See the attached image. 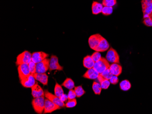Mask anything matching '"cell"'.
I'll use <instances>...</instances> for the list:
<instances>
[{
  "mask_svg": "<svg viewBox=\"0 0 152 114\" xmlns=\"http://www.w3.org/2000/svg\"><path fill=\"white\" fill-rule=\"evenodd\" d=\"M45 99L44 96L35 98L32 100L31 104L32 107L37 114H41L43 113L45 106Z\"/></svg>",
  "mask_w": 152,
  "mask_h": 114,
  "instance_id": "6da1fadb",
  "label": "cell"
},
{
  "mask_svg": "<svg viewBox=\"0 0 152 114\" xmlns=\"http://www.w3.org/2000/svg\"><path fill=\"white\" fill-rule=\"evenodd\" d=\"M109 62L104 57H102L100 60L95 62L93 66L94 68L99 74L109 68L110 67Z\"/></svg>",
  "mask_w": 152,
  "mask_h": 114,
  "instance_id": "7a4b0ae2",
  "label": "cell"
},
{
  "mask_svg": "<svg viewBox=\"0 0 152 114\" xmlns=\"http://www.w3.org/2000/svg\"><path fill=\"white\" fill-rule=\"evenodd\" d=\"M32 54L27 51H25L19 54L17 57L16 65H20L23 64H29L31 61Z\"/></svg>",
  "mask_w": 152,
  "mask_h": 114,
  "instance_id": "3957f363",
  "label": "cell"
},
{
  "mask_svg": "<svg viewBox=\"0 0 152 114\" xmlns=\"http://www.w3.org/2000/svg\"><path fill=\"white\" fill-rule=\"evenodd\" d=\"M106 59L111 63H120V57L117 51L113 48H110L107 51Z\"/></svg>",
  "mask_w": 152,
  "mask_h": 114,
  "instance_id": "277c9868",
  "label": "cell"
},
{
  "mask_svg": "<svg viewBox=\"0 0 152 114\" xmlns=\"http://www.w3.org/2000/svg\"><path fill=\"white\" fill-rule=\"evenodd\" d=\"M141 3L144 19H145L152 14V0H142Z\"/></svg>",
  "mask_w": 152,
  "mask_h": 114,
  "instance_id": "5b68a950",
  "label": "cell"
},
{
  "mask_svg": "<svg viewBox=\"0 0 152 114\" xmlns=\"http://www.w3.org/2000/svg\"><path fill=\"white\" fill-rule=\"evenodd\" d=\"M50 59L46 58L41 62L36 64V73H46L49 70Z\"/></svg>",
  "mask_w": 152,
  "mask_h": 114,
  "instance_id": "8992f818",
  "label": "cell"
},
{
  "mask_svg": "<svg viewBox=\"0 0 152 114\" xmlns=\"http://www.w3.org/2000/svg\"><path fill=\"white\" fill-rule=\"evenodd\" d=\"M17 71L20 81L23 80L31 74L29 68L28 64H23L18 65Z\"/></svg>",
  "mask_w": 152,
  "mask_h": 114,
  "instance_id": "52a82bcc",
  "label": "cell"
},
{
  "mask_svg": "<svg viewBox=\"0 0 152 114\" xmlns=\"http://www.w3.org/2000/svg\"><path fill=\"white\" fill-rule=\"evenodd\" d=\"M44 93L46 98L48 99L52 102L59 106L61 108L66 106V104H64V103L61 100V99L57 97L55 95H53L51 93L49 92L47 90H45Z\"/></svg>",
  "mask_w": 152,
  "mask_h": 114,
  "instance_id": "ba28073f",
  "label": "cell"
},
{
  "mask_svg": "<svg viewBox=\"0 0 152 114\" xmlns=\"http://www.w3.org/2000/svg\"><path fill=\"white\" fill-rule=\"evenodd\" d=\"M61 108L60 106L47 98L45 100V106L43 114L51 113L56 110H59Z\"/></svg>",
  "mask_w": 152,
  "mask_h": 114,
  "instance_id": "9c48e42d",
  "label": "cell"
},
{
  "mask_svg": "<svg viewBox=\"0 0 152 114\" xmlns=\"http://www.w3.org/2000/svg\"><path fill=\"white\" fill-rule=\"evenodd\" d=\"M102 38L103 37L99 34H96L90 36L89 39V44L90 48L95 50Z\"/></svg>",
  "mask_w": 152,
  "mask_h": 114,
  "instance_id": "30bf717a",
  "label": "cell"
},
{
  "mask_svg": "<svg viewBox=\"0 0 152 114\" xmlns=\"http://www.w3.org/2000/svg\"><path fill=\"white\" fill-rule=\"evenodd\" d=\"M63 67L59 64V58L55 55H52L51 56L49 65V71H52L53 70L57 71H63Z\"/></svg>",
  "mask_w": 152,
  "mask_h": 114,
  "instance_id": "8fae6325",
  "label": "cell"
},
{
  "mask_svg": "<svg viewBox=\"0 0 152 114\" xmlns=\"http://www.w3.org/2000/svg\"><path fill=\"white\" fill-rule=\"evenodd\" d=\"M49 56V55L43 51H38L35 52L32 54L31 57V61L35 63H38L41 62L43 60Z\"/></svg>",
  "mask_w": 152,
  "mask_h": 114,
  "instance_id": "7c38bea8",
  "label": "cell"
},
{
  "mask_svg": "<svg viewBox=\"0 0 152 114\" xmlns=\"http://www.w3.org/2000/svg\"><path fill=\"white\" fill-rule=\"evenodd\" d=\"M20 81L22 85L25 88H31L36 84L35 78L32 74Z\"/></svg>",
  "mask_w": 152,
  "mask_h": 114,
  "instance_id": "4fadbf2b",
  "label": "cell"
},
{
  "mask_svg": "<svg viewBox=\"0 0 152 114\" xmlns=\"http://www.w3.org/2000/svg\"><path fill=\"white\" fill-rule=\"evenodd\" d=\"M31 95L34 98L45 96V93L42 87L38 84H36L31 87Z\"/></svg>",
  "mask_w": 152,
  "mask_h": 114,
  "instance_id": "5bb4252c",
  "label": "cell"
},
{
  "mask_svg": "<svg viewBox=\"0 0 152 114\" xmlns=\"http://www.w3.org/2000/svg\"><path fill=\"white\" fill-rule=\"evenodd\" d=\"M110 47L109 44L107 40L102 38L98 46L95 48L94 51L98 52H103L107 51Z\"/></svg>",
  "mask_w": 152,
  "mask_h": 114,
  "instance_id": "9a60e30c",
  "label": "cell"
},
{
  "mask_svg": "<svg viewBox=\"0 0 152 114\" xmlns=\"http://www.w3.org/2000/svg\"><path fill=\"white\" fill-rule=\"evenodd\" d=\"M36 81L41 82L43 86H47L48 84V76L46 73H37L33 74Z\"/></svg>",
  "mask_w": 152,
  "mask_h": 114,
  "instance_id": "2e32d148",
  "label": "cell"
},
{
  "mask_svg": "<svg viewBox=\"0 0 152 114\" xmlns=\"http://www.w3.org/2000/svg\"><path fill=\"white\" fill-rule=\"evenodd\" d=\"M99 74L93 67L89 69L82 77L86 79L95 80L98 77Z\"/></svg>",
  "mask_w": 152,
  "mask_h": 114,
  "instance_id": "e0dca14e",
  "label": "cell"
},
{
  "mask_svg": "<svg viewBox=\"0 0 152 114\" xmlns=\"http://www.w3.org/2000/svg\"><path fill=\"white\" fill-rule=\"evenodd\" d=\"M109 68L113 73V75L117 76L121 75L123 71L122 66L118 63H112Z\"/></svg>",
  "mask_w": 152,
  "mask_h": 114,
  "instance_id": "ac0fdd59",
  "label": "cell"
},
{
  "mask_svg": "<svg viewBox=\"0 0 152 114\" xmlns=\"http://www.w3.org/2000/svg\"><path fill=\"white\" fill-rule=\"evenodd\" d=\"M103 5L101 3L97 1H93L92 6V13L93 14L98 15L102 13L103 8Z\"/></svg>",
  "mask_w": 152,
  "mask_h": 114,
  "instance_id": "d6986e66",
  "label": "cell"
},
{
  "mask_svg": "<svg viewBox=\"0 0 152 114\" xmlns=\"http://www.w3.org/2000/svg\"><path fill=\"white\" fill-rule=\"evenodd\" d=\"M94 64H95V62L93 61L90 56L88 55L84 58V60H83V65H84V67L86 68L89 69L93 67Z\"/></svg>",
  "mask_w": 152,
  "mask_h": 114,
  "instance_id": "ffe728a7",
  "label": "cell"
},
{
  "mask_svg": "<svg viewBox=\"0 0 152 114\" xmlns=\"http://www.w3.org/2000/svg\"><path fill=\"white\" fill-rule=\"evenodd\" d=\"M98 79L99 81V83L101 85L102 89H107L108 87H109L110 85L111 84L109 80L103 78V77L101 76V74H99L98 77Z\"/></svg>",
  "mask_w": 152,
  "mask_h": 114,
  "instance_id": "44dd1931",
  "label": "cell"
},
{
  "mask_svg": "<svg viewBox=\"0 0 152 114\" xmlns=\"http://www.w3.org/2000/svg\"><path fill=\"white\" fill-rule=\"evenodd\" d=\"M119 87L123 91H127L131 88V84L128 80H123L119 84Z\"/></svg>",
  "mask_w": 152,
  "mask_h": 114,
  "instance_id": "7402d4cb",
  "label": "cell"
},
{
  "mask_svg": "<svg viewBox=\"0 0 152 114\" xmlns=\"http://www.w3.org/2000/svg\"><path fill=\"white\" fill-rule=\"evenodd\" d=\"M61 86H64L70 90L73 89V88H74L75 84L73 80L71 78H67L65 80L63 84H61Z\"/></svg>",
  "mask_w": 152,
  "mask_h": 114,
  "instance_id": "603a6c76",
  "label": "cell"
},
{
  "mask_svg": "<svg viewBox=\"0 0 152 114\" xmlns=\"http://www.w3.org/2000/svg\"><path fill=\"white\" fill-rule=\"evenodd\" d=\"M54 94L60 98L64 94L61 86L57 82L56 83L55 86L54 88Z\"/></svg>",
  "mask_w": 152,
  "mask_h": 114,
  "instance_id": "cb8c5ba5",
  "label": "cell"
},
{
  "mask_svg": "<svg viewBox=\"0 0 152 114\" xmlns=\"http://www.w3.org/2000/svg\"><path fill=\"white\" fill-rule=\"evenodd\" d=\"M93 91L95 94L100 95L101 94L102 90V89L100 83H98L96 81L93 82V86H92Z\"/></svg>",
  "mask_w": 152,
  "mask_h": 114,
  "instance_id": "d4e9b609",
  "label": "cell"
},
{
  "mask_svg": "<svg viewBox=\"0 0 152 114\" xmlns=\"http://www.w3.org/2000/svg\"><path fill=\"white\" fill-rule=\"evenodd\" d=\"M74 90L77 95V98L82 97V95H84L86 93L85 91L84 90L82 86L74 87Z\"/></svg>",
  "mask_w": 152,
  "mask_h": 114,
  "instance_id": "484cf974",
  "label": "cell"
},
{
  "mask_svg": "<svg viewBox=\"0 0 152 114\" xmlns=\"http://www.w3.org/2000/svg\"><path fill=\"white\" fill-rule=\"evenodd\" d=\"M117 3V0H103L102 4L104 6L113 7Z\"/></svg>",
  "mask_w": 152,
  "mask_h": 114,
  "instance_id": "4316f807",
  "label": "cell"
},
{
  "mask_svg": "<svg viewBox=\"0 0 152 114\" xmlns=\"http://www.w3.org/2000/svg\"><path fill=\"white\" fill-rule=\"evenodd\" d=\"M100 74H101V76H102L103 78L108 80H109L112 77L114 76L113 73L111 72L109 68L107 69L106 70Z\"/></svg>",
  "mask_w": 152,
  "mask_h": 114,
  "instance_id": "83f0119b",
  "label": "cell"
},
{
  "mask_svg": "<svg viewBox=\"0 0 152 114\" xmlns=\"http://www.w3.org/2000/svg\"><path fill=\"white\" fill-rule=\"evenodd\" d=\"M113 12V7H108V6H104L102 9V14L105 16H109L112 14Z\"/></svg>",
  "mask_w": 152,
  "mask_h": 114,
  "instance_id": "f1b7e54d",
  "label": "cell"
},
{
  "mask_svg": "<svg viewBox=\"0 0 152 114\" xmlns=\"http://www.w3.org/2000/svg\"><path fill=\"white\" fill-rule=\"evenodd\" d=\"M77 104V100L76 99H72V100H68L66 104V107L67 108H73L76 106Z\"/></svg>",
  "mask_w": 152,
  "mask_h": 114,
  "instance_id": "f546056e",
  "label": "cell"
},
{
  "mask_svg": "<svg viewBox=\"0 0 152 114\" xmlns=\"http://www.w3.org/2000/svg\"><path fill=\"white\" fill-rule=\"evenodd\" d=\"M28 66H29L31 74L33 75L36 73V64L35 63L31 61L28 64Z\"/></svg>",
  "mask_w": 152,
  "mask_h": 114,
  "instance_id": "4dcf8cb0",
  "label": "cell"
},
{
  "mask_svg": "<svg viewBox=\"0 0 152 114\" xmlns=\"http://www.w3.org/2000/svg\"><path fill=\"white\" fill-rule=\"evenodd\" d=\"M91 57H92L93 60L95 63V62L100 60L102 56H101V55L100 52H98V51H95V52H94L92 54V56H91Z\"/></svg>",
  "mask_w": 152,
  "mask_h": 114,
  "instance_id": "1f68e13d",
  "label": "cell"
},
{
  "mask_svg": "<svg viewBox=\"0 0 152 114\" xmlns=\"http://www.w3.org/2000/svg\"><path fill=\"white\" fill-rule=\"evenodd\" d=\"M76 97H77V95L74 90L73 89L70 90L68 95V100L74 99L76 98Z\"/></svg>",
  "mask_w": 152,
  "mask_h": 114,
  "instance_id": "d6a6232c",
  "label": "cell"
},
{
  "mask_svg": "<svg viewBox=\"0 0 152 114\" xmlns=\"http://www.w3.org/2000/svg\"><path fill=\"white\" fill-rule=\"evenodd\" d=\"M144 19L143 23L145 26H149V27L152 26V21L150 17H148Z\"/></svg>",
  "mask_w": 152,
  "mask_h": 114,
  "instance_id": "836d02e7",
  "label": "cell"
},
{
  "mask_svg": "<svg viewBox=\"0 0 152 114\" xmlns=\"http://www.w3.org/2000/svg\"><path fill=\"white\" fill-rule=\"evenodd\" d=\"M111 84H113L114 85H115L116 84H118L119 82V79L118 76H113L112 77L111 79L109 80Z\"/></svg>",
  "mask_w": 152,
  "mask_h": 114,
  "instance_id": "e575fe53",
  "label": "cell"
},
{
  "mask_svg": "<svg viewBox=\"0 0 152 114\" xmlns=\"http://www.w3.org/2000/svg\"><path fill=\"white\" fill-rule=\"evenodd\" d=\"M149 17H150V18H151V20H152V14H151V15H150V16H149Z\"/></svg>",
  "mask_w": 152,
  "mask_h": 114,
  "instance_id": "d590c367",
  "label": "cell"
}]
</instances>
